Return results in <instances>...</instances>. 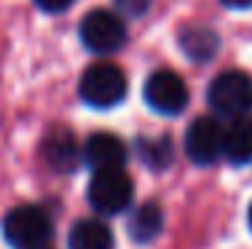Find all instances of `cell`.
Returning a JSON list of instances; mask_svg holds the SVG:
<instances>
[{
	"label": "cell",
	"instance_id": "6",
	"mask_svg": "<svg viewBox=\"0 0 252 249\" xmlns=\"http://www.w3.org/2000/svg\"><path fill=\"white\" fill-rule=\"evenodd\" d=\"M225 145V129L215 115H201L188 126L185 134V153L193 164L209 166L223 156Z\"/></svg>",
	"mask_w": 252,
	"mask_h": 249
},
{
	"label": "cell",
	"instance_id": "13",
	"mask_svg": "<svg viewBox=\"0 0 252 249\" xmlns=\"http://www.w3.org/2000/svg\"><path fill=\"white\" fill-rule=\"evenodd\" d=\"M180 46H183V51L190 59L207 62V59H212L218 54V35L207 27H188L180 35Z\"/></svg>",
	"mask_w": 252,
	"mask_h": 249
},
{
	"label": "cell",
	"instance_id": "14",
	"mask_svg": "<svg viewBox=\"0 0 252 249\" xmlns=\"http://www.w3.org/2000/svg\"><path fill=\"white\" fill-rule=\"evenodd\" d=\"M137 156L142 158V164L151 169H166L172 164L175 147H172L169 137H140L137 139Z\"/></svg>",
	"mask_w": 252,
	"mask_h": 249
},
{
	"label": "cell",
	"instance_id": "12",
	"mask_svg": "<svg viewBox=\"0 0 252 249\" xmlns=\"http://www.w3.org/2000/svg\"><path fill=\"white\" fill-rule=\"evenodd\" d=\"M161 228H164V212L153 201L137 206L134 215L129 217V236L137 244H151L156 236L161 233Z\"/></svg>",
	"mask_w": 252,
	"mask_h": 249
},
{
	"label": "cell",
	"instance_id": "1",
	"mask_svg": "<svg viewBox=\"0 0 252 249\" xmlns=\"http://www.w3.org/2000/svg\"><path fill=\"white\" fill-rule=\"evenodd\" d=\"M207 102L218 118H244L252 110V78L239 70H225L209 83Z\"/></svg>",
	"mask_w": 252,
	"mask_h": 249
},
{
	"label": "cell",
	"instance_id": "8",
	"mask_svg": "<svg viewBox=\"0 0 252 249\" xmlns=\"http://www.w3.org/2000/svg\"><path fill=\"white\" fill-rule=\"evenodd\" d=\"M83 161L92 166L94 171H113V169H124L126 164V145L116 134L97 132L89 137V142L83 145Z\"/></svg>",
	"mask_w": 252,
	"mask_h": 249
},
{
	"label": "cell",
	"instance_id": "4",
	"mask_svg": "<svg viewBox=\"0 0 252 249\" xmlns=\"http://www.w3.org/2000/svg\"><path fill=\"white\" fill-rule=\"evenodd\" d=\"M134 198V182L124 169L94 171L89 182V204L99 215H121Z\"/></svg>",
	"mask_w": 252,
	"mask_h": 249
},
{
	"label": "cell",
	"instance_id": "10",
	"mask_svg": "<svg viewBox=\"0 0 252 249\" xmlns=\"http://www.w3.org/2000/svg\"><path fill=\"white\" fill-rule=\"evenodd\" d=\"M223 156L236 166L252 164V115L231 121V126L225 129Z\"/></svg>",
	"mask_w": 252,
	"mask_h": 249
},
{
	"label": "cell",
	"instance_id": "9",
	"mask_svg": "<svg viewBox=\"0 0 252 249\" xmlns=\"http://www.w3.org/2000/svg\"><path fill=\"white\" fill-rule=\"evenodd\" d=\"M43 158L57 171H75L83 161V150L70 129H54L43 139Z\"/></svg>",
	"mask_w": 252,
	"mask_h": 249
},
{
	"label": "cell",
	"instance_id": "16",
	"mask_svg": "<svg viewBox=\"0 0 252 249\" xmlns=\"http://www.w3.org/2000/svg\"><path fill=\"white\" fill-rule=\"evenodd\" d=\"M35 5L46 14H59V11H67L73 5V0H35Z\"/></svg>",
	"mask_w": 252,
	"mask_h": 249
},
{
	"label": "cell",
	"instance_id": "11",
	"mask_svg": "<svg viewBox=\"0 0 252 249\" xmlns=\"http://www.w3.org/2000/svg\"><path fill=\"white\" fill-rule=\"evenodd\" d=\"M113 230L102 220H78L70 230V249H113Z\"/></svg>",
	"mask_w": 252,
	"mask_h": 249
},
{
	"label": "cell",
	"instance_id": "7",
	"mask_svg": "<svg viewBox=\"0 0 252 249\" xmlns=\"http://www.w3.org/2000/svg\"><path fill=\"white\" fill-rule=\"evenodd\" d=\"M142 94H145L148 108L161 112V115H177V112H183L185 105H188V86H185V81L180 78L177 73H172V70H158V73H153L151 78L145 81Z\"/></svg>",
	"mask_w": 252,
	"mask_h": 249
},
{
	"label": "cell",
	"instance_id": "3",
	"mask_svg": "<svg viewBox=\"0 0 252 249\" xmlns=\"http://www.w3.org/2000/svg\"><path fill=\"white\" fill-rule=\"evenodd\" d=\"M78 91H81V99L86 105L97 110L113 108L126 97V75L121 73V67L116 64H92V67L83 73L81 83H78Z\"/></svg>",
	"mask_w": 252,
	"mask_h": 249
},
{
	"label": "cell",
	"instance_id": "19",
	"mask_svg": "<svg viewBox=\"0 0 252 249\" xmlns=\"http://www.w3.org/2000/svg\"><path fill=\"white\" fill-rule=\"evenodd\" d=\"M46 249H49V247H46Z\"/></svg>",
	"mask_w": 252,
	"mask_h": 249
},
{
	"label": "cell",
	"instance_id": "18",
	"mask_svg": "<svg viewBox=\"0 0 252 249\" xmlns=\"http://www.w3.org/2000/svg\"><path fill=\"white\" fill-rule=\"evenodd\" d=\"M250 228H252V206H250Z\"/></svg>",
	"mask_w": 252,
	"mask_h": 249
},
{
	"label": "cell",
	"instance_id": "2",
	"mask_svg": "<svg viewBox=\"0 0 252 249\" xmlns=\"http://www.w3.org/2000/svg\"><path fill=\"white\" fill-rule=\"evenodd\" d=\"M51 233V217L40 206H16L3 220V236L14 249H46Z\"/></svg>",
	"mask_w": 252,
	"mask_h": 249
},
{
	"label": "cell",
	"instance_id": "5",
	"mask_svg": "<svg viewBox=\"0 0 252 249\" xmlns=\"http://www.w3.org/2000/svg\"><path fill=\"white\" fill-rule=\"evenodd\" d=\"M81 40L94 54H113L126 43V25L113 11L94 8L81 22Z\"/></svg>",
	"mask_w": 252,
	"mask_h": 249
},
{
	"label": "cell",
	"instance_id": "17",
	"mask_svg": "<svg viewBox=\"0 0 252 249\" xmlns=\"http://www.w3.org/2000/svg\"><path fill=\"white\" fill-rule=\"evenodd\" d=\"M223 3L228 5V8H252V0H223Z\"/></svg>",
	"mask_w": 252,
	"mask_h": 249
},
{
	"label": "cell",
	"instance_id": "15",
	"mask_svg": "<svg viewBox=\"0 0 252 249\" xmlns=\"http://www.w3.org/2000/svg\"><path fill=\"white\" fill-rule=\"evenodd\" d=\"M116 5L121 11H126L129 16H140L148 11V5H151V0H116Z\"/></svg>",
	"mask_w": 252,
	"mask_h": 249
}]
</instances>
